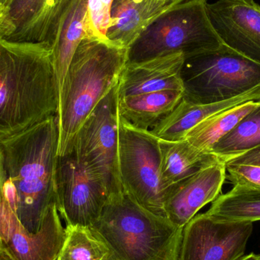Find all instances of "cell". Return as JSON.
Returning a JSON list of instances; mask_svg holds the SVG:
<instances>
[{
  "label": "cell",
  "mask_w": 260,
  "mask_h": 260,
  "mask_svg": "<svg viewBox=\"0 0 260 260\" xmlns=\"http://www.w3.org/2000/svg\"><path fill=\"white\" fill-rule=\"evenodd\" d=\"M238 260H260V254L254 253H250L248 255H244Z\"/></svg>",
  "instance_id": "29"
},
{
  "label": "cell",
  "mask_w": 260,
  "mask_h": 260,
  "mask_svg": "<svg viewBox=\"0 0 260 260\" xmlns=\"http://www.w3.org/2000/svg\"><path fill=\"white\" fill-rule=\"evenodd\" d=\"M259 147L260 101L251 112L213 145L210 152L226 163Z\"/></svg>",
  "instance_id": "23"
},
{
  "label": "cell",
  "mask_w": 260,
  "mask_h": 260,
  "mask_svg": "<svg viewBox=\"0 0 260 260\" xmlns=\"http://www.w3.org/2000/svg\"><path fill=\"white\" fill-rule=\"evenodd\" d=\"M127 56L128 49L108 40H82L59 91L58 156L73 150L75 137L87 117L119 82Z\"/></svg>",
  "instance_id": "3"
},
{
  "label": "cell",
  "mask_w": 260,
  "mask_h": 260,
  "mask_svg": "<svg viewBox=\"0 0 260 260\" xmlns=\"http://www.w3.org/2000/svg\"><path fill=\"white\" fill-rule=\"evenodd\" d=\"M75 0H12L0 25V38L51 47L58 24Z\"/></svg>",
  "instance_id": "13"
},
{
  "label": "cell",
  "mask_w": 260,
  "mask_h": 260,
  "mask_svg": "<svg viewBox=\"0 0 260 260\" xmlns=\"http://www.w3.org/2000/svg\"><path fill=\"white\" fill-rule=\"evenodd\" d=\"M118 83L99 102L78 131L73 150L110 196L123 192L118 165Z\"/></svg>",
  "instance_id": "8"
},
{
  "label": "cell",
  "mask_w": 260,
  "mask_h": 260,
  "mask_svg": "<svg viewBox=\"0 0 260 260\" xmlns=\"http://www.w3.org/2000/svg\"><path fill=\"white\" fill-rule=\"evenodd\" d=\"M209 20L224 45L260 63V5L254 0L208 3Z\"/></svg>",
  "instance_id": "12"
},
{
  "label": "cell",
  "mask_w": 260,
  "mask_h": 260,
  "mask_svg": "<svg viewBox=\"0 0 260 260\" xmlns=\"http://www.w3.org/2000/svg\"><path fill=\"white\" fill-rule=\"evenodd\" d=\"M214 219L228 222H255L260 221V188L234 185L225 194H221L206 212Z\"/></svg>",
  "instance_id": "21"
},
{
  "label": "cell",
  "mask_w": 260,
  "mask_h": 260,
  "mask_svg": "<svg viewBox=\"0 0 260 260\" xmlns=\"http://www.w3.org/2000/svg\"><path fill=\"white\" fill-rule=\"evenodd\" d=\"M206 0H184L159 16L128 49L127 62L172 53L186 58L224 45L207 12Z\"/></svg>",
  "instance_id": "5"
},
{
  "label": "cell",
  "mask_w": 260,
  "mask_h": 260,
  "mask_svg": "<svg viewBox=\"0 0 260 260\" xmlns=\"http://www.w3.org/2000/svg\"><path fill=\"white\" fill-rule=\"evenodd\" d=\"M12 0H1L2 3L4 5L5 7L7 9L8 6H9V3H11Z\"/></svg>",
  "instance_id": "32"
},
{
  "label": "cell",
  "mask_w": 260,
  "mask_h": 260,
  "mask_svg": "<svg viewBox=\"0 0 260 260\" xmlns=\"http://www.w3.org/2000/svg\"><path fill=\"white\" fill-rule=\"evenodd\" d=\"M6 10H7V9L5 7L4 5L2 3L1 0H0V25L3 22V20L6 17Z\"/></svg>",
  "instance_id": "30"
},
{
  "label": "cell",
  "mask_w": 260,
  "mask_h": 260,
  "mask_svg": "<svg viewBox=\"0 0 260 260\" xmlns=\"http://www.w3.org/2000/svg\"><path fill=\"white\" fill-rule=\"evenodd\" d=\"M5 175L3 169V159H2L1 151H0V214L6 203V197L4 194Z\"/></svg>",
  "instance_id": "28"
},
{
  "label": "cell",
  "mask_w": 260,
  "mask_h": 260,
  "mask_svg": "<svg viewBox=\"0 0 260 260\" xmlns=\"http://www.w3.org/2000/svg\"><path fill=\"white\" fill-rule=\"evenodd\" d=\"M226 163L250 164V165H259L260 166V147L248 151L242 155L235 157L232 160H229Z\"/></svg>",
  "instance_id": "27"
},
{
  "label": "cell",
  "mask_w": 260,
  "mask_h": 260,
  "mask_svg": "<svg viewBox=\"0 0 260 260\" xmlns=\"http://www.w3.org/2000/svg\"><path fill=\"white\" fill-rule=\"evenodd\" d=\"M88 0H75L58 24L51 44L52 60L60 91L70 62L80 43L86 38L85 21Z\"/></svg>",
  "instance_id": "19"
},
{
  "label": "cell",
  "mask_w": 260,
  "mask_h": 260,
  "mask_svg": "<svg viewBox=\"0 0 260 260\" xmlns=\"http://www.w3.org/2000/svg\"><path fill=\"white\" fill-rule=\"evenodd\" d=\"M65 238L56 202L49 206L40 230L29 232L6 200L0 214V247L14 260H57Z\"/></svg>",
  "instance_id": "11"
},
{
  "label": "cell",
  "mask_w": 260,
  "mask_h": 260,
  "mask_svg": "<svg viewBox=\"0 0 260 260\" xmlns=\"http://www.w3.org/2000/svg\"><path fill=\"white\" fill-rule=\"evenodd\" d=\"M184 0H113L106 38L118 47L130 46L162 14Z\"/></svg>",
  "instance_id": "16"
},
{
  "label": "cell",
  "mask_w": 260,
  "mask_h": 260,
  "mask_svg": "<svg viewBox=\"0 0 260 260\" xmlns=\"http://www.w3.org/2000/svg\"><path fill=\"white\" fill-rule=\"evenodd\" d=\"M180 78L183 98L198 105L235 99L260 87V63L227 46L183 62Z\"/></svg>",
  "instance_id": "6"
},
{
  "label": "cell",
  "mask_w": 260,
  "mask_h": 260,
  "mask_svg": "<svg viewBox=\"0 0 260 260\" xmlns=\"http://www.w3.org/2000/svg\"><path fill=\"white\" fill-rule=\"evenodd\" d=\"M57 260H110V251L91 228L67 226Z\"/></svg>",
  "instance_id": "24"
},
{
  "label": "cell",
  "mask_w": 260,
  "mask_h": 260,
  "mask_svg": "<svg viewBox=\"0 0 260 260\" xmlns=\"http://www.w3.org/2000/svg\"><path fill=\"white\" fill-rule=\"evenodd\" d=\"M57 149L56 116L0 140L5 197L29 232L40 230L49 206L56 202Z\"/></svg>",
  "instance_id": "2"
},
{
  "label": "cell",
  "mask_w": 260,
  "mask_h": 260,
  "mask_svg": "<svg viewBox=\"0 0 260 260\" xmlns=\"http://www.w3.org/2000/svg\"><path fill=\"white\" fill-rule=\"evenodd\" d=\"M159 147L160 183L165 192L172 185L221 161L215 154L198 149L186 139L171 142L159 139Z\"/></svg>",
  "instance_id": "18"
},
{
  "label": "cell",
  "mask_w": 260,
  "mask_h": 260,
  "mask_svg": "<svg viewBox=\"0 0 260 260\" xmlns=\"http://www.w3.org/2000/svg\"><path fill=\"white\" fill-rule=\"evenodd\" d=\"M226 172L233 185L260 188V166L250 164H225Z\"/></svg>",
  "instance_id": "26"
},
{
  "label": "cell",
  "mask_w": 260,
  "mask_h": 260,
  "mask_svg": "<svg viewBox=\"0 0 260 260\" xmlns=\"http://www.w3.org/2000/svg\"><path fill=\"white\" fill-rule=\"evenodd\" d=\"M0 260H14L12 259V256L6 251L3 250L2 247H0Z\"/></svg>",
  "instance_id": "31"
},
{
  "label": "cell",
  "mask_w": 260,
  "mask_h": 260,
  "mask_svg": "<svg viewBox=\"0 0 260 260\" xmlns=\"http://www.w3.org/2000/svg\"><path fill=\"white\" fill-rule=\"evenodd\" d=\"M55 191L56 208L67 226L91 228L111 198L103 183L73 150L57 156Z\"/></svg>",
  "instance_id": "9"
},
{
  "label": "cell",
  "mask_w": 260,
  "mask_h": 260,
  "mask_svg": "<svg viewBox=\"0 0 260 260\" xmlns=\"http://www.w3.org/2000/svg\"><path fill=\"white\" fill-rule=\"evenodd\" d=\"M257 102H247L206 119L191 129L184 139L198 149L211 153L213 145L251 112Z\"/></svg>",
  "instance_id": "22"
},
{
  "label": "cell",
  "mask_w": 260,
  "mask_h": 260,
  "mask_svg": "<svg viewBox=\"0 0 260 260\" xmlns=\"http://www.w3.org/2000/svg\"><path fill=\"white\" fill-rule=\"evenodd\" d=\"M252 222H228L206 213L196 215L184 228L179 260H238L245 255Z\"/></svg>",
  "instance_id": "10"
},
{
  "label": "cell",
  "mask_w": 260,
  "mask_h": 260,
  "mask_svg": "<svg viewBox=\"0 0 260 260\" xmlns=\"http://www.w3.org/2000/svg\"><path fill=\"white\" fill-rule=\"evenodd\" d=\"M118 165L123 189L141 206L166 218L159 139L149 130L134 127L120 115Z\"/></svg>",
  "instance_id": "7"
},
{
  "label": "cell",
  "mask_w": 260,
  "mask_h": 260,
  "mask_svg": "<svg viewBox=\"0 0 260 260\" xmlns=\"http://www.w3.org/2000/svg\"><path fill=\"white\" fill-rule=\"evenodd\" d=\"M259 101L260 87L235 99L208 105L194 104L183 98L177 106L149 131L163 140H183L191 129L206 119L243 104Z\"/></svg>",
  "instance_id": "17"
},
{
  "label": "cell",
  "mask_w": 260,
  "mask_h": 260,
  "mask_svg": "<svg viewBox=\"0 0 260 260\" xmlns=\"http://www.w3.org/2000/svg\"><path fill=\"white\" fill-rule=\"evenodd\" d=\"M183 98V91L165 90L119 99V115L130 125L151 130L166 117Z\"/></svg>",
  "instance_id": "20"
},
{
  "label": "cell",
  "mask_w": 260,
  "mask_h": 260,
  "mask_svg": "<svg viewBox=\"0 0 260 260\" xmlns=\"http://www.w3.org/2000/svg\"><path fill=\"white\" fill-rule=\"evenodd\" d=\"M58 108L51 47L0 38V140L56 116Z\"/></svg>",
  "instance_id": "1"
},
{
  "label": "cell",
  "mask_w": 260,
  "mask_h": 260,
  "mask_svg": "<svg viewBox=\"0 0 260 260\" xmlns=\"http://www.w3.org/2000/svg\"><path fill=\"white\" fill-rule=\"evenodd\" d=\"M226 177L225 163L218 161L170 186L164 201L166 218L183 229L202 208L221 195Z\"/></svg>",
  "instance_id": "14"
},
{
  "label": "cell",
  "mask_w": 260,
  "mask_h": 260,
  "mask_svg": "<svg viewBox=\"0 0 260 260\" xmlns=\"http://www.w3.org/2000/svg\"><path fill=\"white\" fill-rule=\"evenodd\" d=\"M110 260H179L183 229L136 203L123 189L110 198L91 228Z\"/></svg>",
  "instance_id": "4"
},
{
  "label": "cell",
  "mask_w": 260,
  "mask_h": 260,
  "mask_svg": "<svg viewBox=\"0 0 260 260\" xmlns=\"http://www.w3.org/2000/svg\"><path fill=\"white\" fill-rule=\"evenodd\" d=\"M113 0H88L85 21L86 38L108 40L107 30L109 26L110 9Z\"/></svg>",
  "instance_id": "25"
},
{
  "label": "cell",
  "mask_w": 260,
  "mask_h": 260,
  "mask_svg": "<svg viewBox=\"0 0 260 260\" xmlns=\"http://www.w3.org/2000/svg\"><path fill=\"white\" fill-rule=\"evenodd\" d=\"M184 59L182 53H172L126 62L119 79V99L165 90L183 91L180 71Z\"/></svg>",
  "instance_id": "15"
}]
</instances>
